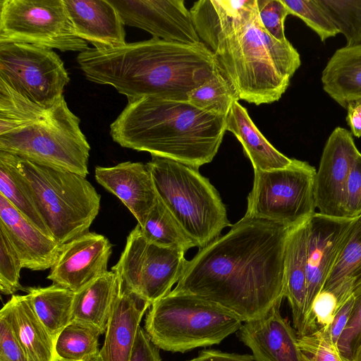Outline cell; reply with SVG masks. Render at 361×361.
Instances as JSON below:
<instances>
[{"mask_svg":"<svg viewBox=\"0 0 361 361\" xmlns=\"http://www.w3.org/2000/svg\"><path fill=\"white\" fill-rule=\"evenodd\" d=\"M292 228L245 214L187 261L171 292L213 302L243 322L262 317L284 298L285 254Z\"/></svg>","mask_w":361,"mask_h":361,"instance_id":"1","label":"cell"},{"mask_svg":"<svg viewBox=\"0 0 361 361\" xmlns=\"http://www.w3.org/2000/svg\"><path fill=\"white\" fill-rule=\"evenodd\" d=\"M78 63L86 78L114 87L128 100L157 97L188 102V94L212 75L214 53L196 44L152 37L109 49L88 48Z\"/></svg>","mask_w":361,"mask_h":361,"instance_id":"2","label":"cell"},{"mask_svg":"<svg viewBox=\"0 0 361 361\" xmlns=\"http://www.w3.org/2000/svg\"><path fill=\"white\" fill-rule=\"evenodd\" d=\"M226 131L224 116L157 97L128 100L110 126L112 139L123 147L197 169L213 160Z\"/></svg>","mask_w":361,"mask_h":361,"instance_id":"3","label":"cell"},{"mask_svg":"<svg viewBox=\"0 0 361 361\" xmlns=\"http://www.w3.org/2000/svg\"><path fill=\"white\" fill-rule=\"evenodd\" d=\"M240 99L259 105L278 101L301 65L291 43L281 42L262 26L258 11L214 53Z\"/></svg>","mask_w":361,"mask_h":361,"instance_id":"4","label":"cell"},{"mask_svg":"<svg viewBox=\"0 0 361 361\" xmlns=\"http://www.w3.org/2000/svg\"><path fill=\"white\" fill-rule=\"evenodd\" d=\"M146 166L158 197L199 249L232 226L218 191L199 169L155 156Z\"/></svg>","mask_w":361,"mask_h":361,"instance_id":"5","label":"cell"},{"mask_svg":"<svg viewBox=\"0 0 361 361\" xmlns=\"http://www.w3.org/2000/svg\"><path fill=\"white\" fill-rule=\"evenodd\" d=\"M242 324L237 315L213 302L171 291L151 305L144 327L158 348L185 353L219 344Z\"/></svg>","mask_w":361,"mask_h":361,"instance_id":"6","label":"cell"},{"mask_svg":"<svg viewBox=\"0 0 361 361\" xmlns=\"http://www.w3.org/2000/svg\"><path fill=\"white\" fill-rule=\"evenodd\" d=\"M16 162L52 238L59 245L89 232L99 213L101 196L86 177L16 155Z\"/></svg>","mask_w":361,"mask_h":361,"instance_id":"7","label":"cell"},{"mask_svg":"<svg viewBox=\"0 0 361 361\" xmlns=\"http://www.w3.org/2000/svg\"><path fill=\"white\" fill-rule=\"evenodd\" d=\"M0 151L86 177L90 146L64 98L37 120L0 135Z\"/></svg>","mask_w":361,"mask_h":361,"instance_id":"8","label":"cell"},{"mask_svg":"<svg viewBox=\"0 0 361 361\" xmlns=\"http://www.w3.org/2000/svg\"><path fill=\"white\" fill-rule=\"evenodd\" d=\"M316 171L308 162L296 159L285 168L255 171L245 214L288 227L304 224L317 212Z\"/></svg>","mask_w":361,"mask_h":361,"instance_id":"9","label":"cell"},{"mask_svg":"<svg viewBox=\"0 0 361 361\" xmlns=\"http://www.w3.org/2000/svg\"><path fill=\"white\" fill-rule=\"evenodd\" d=\"M0 5V44H30L61 51L89 48L76 35L63 0H1Z\"/></svg>","mask_w":361,"mask_h":361,"instance_id":"10","label":"cell"},{"mask_svg":"<svg viewBox=\"0 0 361 361\" xmlns=\"http://www.w3.org/2000/svg\"><path fill=\"white\" fill-rule=\"evenodd\" d=\"M70 78L64 63L51 49L23 43L0 44V81L45 107L63 97Z\"/></svg>","mask_w":361,"mask_h":361,"instance_id":"11","label":"cell"},{"mask_svg":"<svg viewBox=\"0 0 361 361\" xmlns=\"http://www.w3.org/2000/svg\"><path fill=\"white\" fill-rule=\"evenodd\" d=\"M184 255L181 250L148 243L137 224L111 270L126 288L152 305L168 295L180 280L187 262Z\"/></svg>","mask_w":361,"mask_h":361,"instance_id":"12","label":"cell"},{"mask_svg":"<svg viewBox=\"0 0 361 361\" xmlns=\"http://www.w3.org/2000/svg\"><path fill=\"white\" fill-rule=\"evenodd\" d=\"M359 153L350 130L336 127L331 132L323 149L314 178V202L318 213L331 217H345L347 180Z\"/></svg>","mask_w":361,"mask_h":361,"instance_id":"13","label":"cell"},{"mask_svg":"<svg viewBox=\"0 0 361 361\" xmlns=\"http://www.w3.org/2000/svg\"><path fill=\"white\" fill-rule=\"evenodd\" d=\"M124 25L142 29L161 39L202 42L183 0H109Z\"/></svg>","mask_w":361,"mask_h":361,"instance_id":"14","label":"cell"},{"mask_svg":"<svg viewBox=\"0 0 361 361\" xmlns=\"http://www.w3.org/2000/svg\"><path fill=\"white\" fill-rule=\"evenodd\" d=\"M353 220V219L345 217L327 216L315 212L307 221V300L305 329L312 304L322 290L336 262Z\"/></svg>","mask_w":361,"mask_h":361,"instance_id":"15","label":"cell"},{"mask_svg":"<svg viewBox=\"0 0 361 361\" xmlns=\"http://www.w3.org/2000/svg\"><path fill=\"white\" fill-rule=\"evenodd\" d=\"M112 245L94 232L81 235L61 245L47 279L75 293L109 271Z\"/></svg>","mask_w":361,"mask_h":361,"instance_id":"16","label":"cell"},{"mask_svg":"<svg viewBox=\"0 0 361 361\" xmlns=\"http://www.w3.org/2000/svg\"><path fill=\"white\" fill-rule=\"evenodd\" d=\"M281 305L278 302L262 317L244 322L237 331L257 361H302L298 335L282 317Z\"/></svg>","mask_w":361,"mask_h":361,"instance_id":"17","label":"cell"},{"mask_svg":"<svg viewBox=\"0 0 361 361\" xmlns=\"http://www.w3.org/2000/svg\"><path fill=\"white\" fill-rule=\"evenodd\" d=\"M94 176L125 204L142 227L158 198L146 164L125 161L110 167L96 166Z\"/></svg>","mask_w":361,"mask_h":361,"instance_id":"18","label":"cell"},{"mask_svg":"<svg viewBox=\"0 0 361 361\" xmlns=\"http://www.w3.org/2000/svg\"><path fill=\"white\" fill-rule=\"evenodd\" d=\"M257 11V0H200L190 9L196 32L214 53Z\"/></svg>","mask_w":361,"mask_h":361,"instance_id":"19","label":"cell"},{"mask_svg":"<svg viewBox=\"0 0 361 361\" xmlns=\"http://www.w3.org/2000/svg\"><path fill=\"white\" fill-rule=\"evenodd\" d=\"M0 230L17 252L23 268L43 271L51 268L61 245L27 220L0 195Z\"/></svg>","mask_w":361,"mask_h":361,"instance_id":"20","label":"cell"},{"mask_svg":"<svg viewBox=\"0 0 361 361\" xmlns=\"http://www.w3.org/2000/svg\"><path fill=\"white\" fill-rule=\"evenodd\" d=\"M78 37L97 49L122 47L126 42L123 20L109 0H63Z\"/></svg>","mask_w":361,"mask_h":361,"instance_id":"21","label":"cell"},{"mask_svg":"<svg viewBox=\"0 0 361 361\" xmlns=\"http://www.w3.org/2000/svg\"><path fill=\"white\" fill-rule=\"evenodd\" d=\"M151 305L126 288L121 280L99 351L102 361H129L141 320Z\"/></svg>","mask_w":361,"mask_h":361,"instance_id":"22","label":"cell"},{"mask_svg":"<svg viewBox=\"0 0 361 361\" xmlns=\"http://www.w3.org/2000/svg\"><path fill=\"white\" fill-rule=\"evenodd\" d=\"M0 314L8 322L29 361H57L55 341L36 314L27 295H13Z\"/></svg>","mask_w":361,"mask_h":361,"instance_id":"23","label":"cell"},{"mask_svg":"<svg viewBox=\"0 0 361 361\" xmlns=\"http://www.w3.org/2000/svg\"><path fill=\"white\" fill-rule=\"evenodd\" d=\"M307 221L291 228L286 247L283 295L298 336L305 329L307 300Z\"/></svg>","mask_w":361,"mask_h":361,"instance_id":"24","label":"cell"},{"mask_svg":"<svg viewBox=\"0 0 361 361\" xmlns=\"http://www.w3.org/2000/svg\"><path fill=\"white\" fill-rule=\"evenodd\" d=\"M324 91L345 109L361 102V44L335 51L322 72Z\"/></svg>","mask_w":361,"mask_h":361,"instance_id":"25","label":"cell"},{"mask_svg":"<svg viewBox=\"0 0 361 361\" xmlns=\"http://www.w3.org/2000/svg\"><path fill=\"white\" fill-rule=\"evenodd\" d=\"M121 285L120 276L111 270L74 293L72 322L105 334Z\"/></svg>","mask_w":361,"mask_h":361,"instance_id":"26","label":"cell"},{"mask_svg":"<svg viewBox=\"0 0 361 361\" xmlns=\"http://www.w3.org/2000/svg\"><path fill=\"white\" fill-rule=\"evenodd\" d=\"M226 129L242 144L254 171H270L288 166L292 161L278 151L260 133L247 109L238 102L231 106L226 117Z\"/></svg>","mask_w":361,"mask_h":361,"instance_id":"27","label":"cell"},{"mask_svg":"<svg viewBox=\"0 0 361 361\" xmlns=\"http://www.w3.org/2000/svg\"><path fill=\"white\" fill-rule=\"evenodd\" d=\"M0 195L44 235L53 238L30 186L16 166V155L2 151H0Z\"/></svg>","mask_w":361,"mask_h":361,"instance_id":"28","label":"cell"},{"mask_svg":"<svg viewBox=\"0 0 361 361\" xmlns=\"http://www.w3.org/2000/svg\"><path fill=\"white\" fill-rule=\"evenodd\" d=\"M361 278V214L354 218L343 245L322 290L331 291L344 299L353 293L355 283Z\"/></svg>","mask_w":361,"mask_h":361,"instance_id":"29","label":"cell"},{"mask_svg":"<svg viewBox=\"0 0 361 361\" xmlns=\"http://www.w3.org/2000/svg\"><path fill=\"white\" fill-rule=\"evenodd\" d=\"M26 291L36 314L56 343L59 334L72 322L74 292L54 283L30 287Z\"/></svg>","mask_w":361,"mask_h":361,"instance_id":"30","label":"cell"},{"mask_svg":"<svg viewBox=\"0 0 361 361\" xmlns=\"http://www.w3.org/2000/svg\"><path fill=\"white\" fill-rule=\"evenodd\" d=\"M240 99L233 85L217 65L211 78L188 94V102L209 114L226 117Z\"/></svg>","mask_w":361,"mask_h":361,"instance_id":"31","label":"cell"},{"mask_svg":"<svg viewBox=\"0 0 361 361\" xmlns=\"http://www.w3.org/2000/svg\"><path fill=\"white\" fill-rule=\"evenodd\" d=\"M140 229L149 243L184 252L196 247L159 197Z\"/></svg>","mask_w":361,"mask_h":361,"instance_id":"32","label":"cell"},{"mask_svg":"<svg viewBox=\"0 0 361 361\" xmlns=\"http://www.w3.org/2000/svg\"><path fill=\"white\" fill-rule=\"evenodd\" d=\"M101 335L92 326L72 322L56 338V355L64 361H84L93 357L99 353Z\"/></svg>","mask_w":361,"mask_h":361,"instance_id":"33","label":"cell"},{"mask_svg":"<svg viewBox=\"0 0 361 361\" xmlns=\"http://www.w3.org/2000/svg\"><path fill=\"white\" fill-rule=\"evenodd\" d=\"M51 108L32 102L0 81V135L37 120Z\"/></svg>","mask_w":361,"mask_h":361,"instance_id":"34","label":"cell"},{"mask_svg":"<svg viewBox=\"0 0 361 361\" xmlns=\"http://www.w3.org/2000/svg\"><path fill=\"white\" fill-rule=\"evenodd\" d=\"M345 46L361 44V0H319Z\"/></svg>","mask_w":361,"mask_h":361,"instance_id":"35","label":"cell"},{"mask_svg":"<svg viewBox=\"0 0 361 361\" xmlns=\"http://www.w3.org/2000/svg\"><path fill=\"white\" fill-rule=\"evenodd\" d=\"M289 15L300 18L322 42L339 34L319 0H281Z\"/></svg>","mask_w":361,"mask_h":361,"instance_id":"36","label":"cell"},{"mask_svg":"<svg viewBox=\"0 0 361 361\" xmlns=\"http://www.w3.org/2000/svg\"><path fill=\"white\" fill-rule=\"evenodd\" d=\"M329 327L298 336L302 361H345L331 338Z\"/></svg>","mask_w":361,"mask_h":361,"instance_id":"37","label":"cell"},{"mask_svg":"<svg viewBox=\"0 0 361 361\" xmlns=\"http://www.w3.org/2000/svg\"><path fill=\"white\" fill-rule=\"evenodd\" d=\"M353 295V310L337 343V347L345 361H354L361 348V278L355 283Z\"/></svg>","mask_w":361,"mask_h":361,"instance_id":"38","label":"cell"},{"mask_svg":"<svg viewBox=\"0 0 361 361\" xmlns=\"http://www.w3.org/2000/svg\"><path fill=\"white\" fill-rule=\"evenodd\" d=\"M23 268L19 255L6 234L0 230V290L13 295L24 290L20 283V273Z\"/></svg>","mask_w":361,"mask_h":361,"instance_id":"39","label":"cell"},{"mask_svg":"<svg viewBox=\"0 0 361 361\" xmlns=\"http://www.w3.org/2000/svg\"><path fill=\"white\" fill-rule=\"evenodd\" d=\"M257 4L259 20L265 30L279 41L288 40L284 23L289 13L281 0H257Z\"/></svg>","mask_w":361,"mask_h":361,"instance_id":"40","label":"cell"},{"mask_svg":"<svg viewBox=\"0 0 361 361\" xmlns=\"http://www.w3.org/2000/svg\"><path fill=\"white\" fill-rule=\"evenodd\" d=\"M338 307L336 295L322 290L314 298L305 324V334L319 328L329 327Z\"/></svg>","mask_w":361,"mask_h":361,"instance_id":"41","label":"cell"},{"mask_svg":"<svg viewBox=\"0 0 361 361\" xmlns=\"http://www.w3.org/2000/svg\"><path fill=\"white\" fill-rule=\"evenodd\" d=\"M361 214V153L350 169L345 188V214L354 219Z\"/></svg>","mask_w":361,"mask_h":361,"instance_id":"42","label":"cell"},{"mask_svg":"<svg viewBox=\"0 0 361 361\" xmlns=\"http://www.w3.org/2000/svg\"><path fill=\"white\" fill-rule=\"evenodd\" d=\"M0 361H29L8 322L1 314Z\"/></svg>","mask_w":361,"mask_h":361,"instance_id":"43","label":"cell"},{"mask_svg":"<svg viewBox=\"0 0 361 361\" xmlns=\"http://www.w3.org/2000/svg\"><path fill=\"white\" fill-rule=\"evenodd\" d=\"M159 349L140 327L129 361H161Z\"/></svg>","mask_w":361,"mask_h":361,"instance_id":"44","label":"cell"},{"mask_svg":"<svg viewBox=\"0 0 361 361\" xmlns=\"http://www.w3.org/2000/svg\"><path fill=\"white\" fill-rule=\"evenodd\" d=\"M354 304V296L352 294L338 307L329 327L330 336L332 341L337 343L348 324Z\"/></svg>","mask_w":361,"mask_h":361,"instance_id":"45","label":"cell"},{"mask_svg":"<svg viewBox=\"0 0 361 361\" xmlns=\"http://www.w3.org/2000/svg\"><path fill=\"white\" fill-rule=\"evenodd\" d=\"M187 361H257L249 354H238L222 352L214 349H204L198 353L197 357Z\"/></svg>","mask_w":361,"mask_h":361,"instance_id":"46","label":"cell"},{"mask_svg":"<svg viewBox=\"0 0 361 361\" xmlns=\"http://www.w3.org/2000/svg\"><path fill=\"white\" fill-rule=\"evenodd\" d=\"M346 111V121L351 133L356 137H361V102L348 104Z\"/></svg>","mask_w":361,"mask_h":361,"instance_id":"47","label":"cell"},{"mask_svg":"<svg viewBox=\"0 0 361 361\" xmlns=\"http://www.w3.org/2000/svg\"><path fill=\"white\" fill-rule=\"evenodd\" d=\"M84 361H102V360L100 357L99 353L97 355H96V356H94L93 357H91V358L88 359V360H84Z\"/></svg>","mask_w":361,"mask_h":361,"instance_id":"48","label":"cell"},{"mask_svg":"<svg viewBox=\"0 0 361 361\" xmlns=\"http://www.w3.org/2000/svg\"><path fill=\"white\" fill-rule=\"evenodd\" d=\"M354 361H361V348H360L356 357L355 358Z\"/></svg>","mask_w":361,"mask_h":361,"instance_id":"49","label":"cell"},{"mask_svg":"<svg viewBox=\"0 0 361 361\" xmlns=\"http://www.w3.org/2000/svg\"><path fill=\"white\" fill-rule=\"evenodd\" d=\"M57 361H64V360H60V359H58Z\"/></svg>","mask_w":361,"mask_h":361,"instance_id":"50","label":"cell"}]
</instances>
